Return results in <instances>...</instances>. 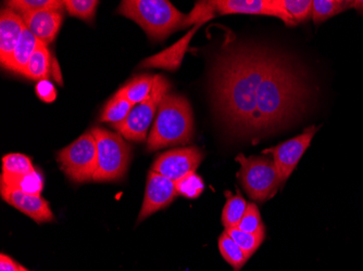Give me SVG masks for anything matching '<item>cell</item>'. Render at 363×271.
Instances as JSON below:
<instances>
[{
  "label": "cell",
  "instance_id": "f1b7e54d",
  "mask_svg": "<svg viewBox=\"0 0 363 271\" xmlns=\"http://www.w3.org/2000/svg\"><path fill=\"white\" fill-rule=\"evenodd\" d=\"M238 228L250 233H266V227L263 225L262 218L256 203H248Z\"/></svg>",
  "mask_w": 363,
  "mask_h": 271
},
{
  "label": "cell",
  "instance_id": "cb8c5ba5",
  "mask_svg": "<svg viewBox=\"0 0 363 271\" xmlns=\"http://www.w3.org/2000/svg\"><path fill=\"white\" fill-rule=\"evenodd\" d=\"M133 108L134 105L117 93L106 105L103 114H101V121L113 124V126L121 124L128 118V114L130 113Z\"/></svg>",
  "mask_w": 363,
  "mask_h": 271
},
{
  "label": "cell",
  "instance_id": "603a6c76",
  "mask_svg": "<svg viewBox=\"0 0 363 271\" xmlns=\"http://www.w3.org/2000/svg\"><path fill=\"white\" fill-rule=\"evenodd\" d=\"M354 8V1L342 0H313L312 1L311 18L315 24L322 23L332 16L340 14L345 10Z\"/></svg>",
  "mask_w": 363,
  "mask_h": 271
},
{
  "label": "cell",
  "instance_id": "2e32d148",
  "mask_svg": "<svg viewBox=\"0 0 363 271\" xmlns=\"http://www.w3.org/2000/svg\"><path fill=\"white\" fill-rule=\"evenodd\" d=\"M35 172L30 158L20 154H10L3 158V174L0 178V185L12 187L20 179L30 173Z\"/></svg>",
  "mask_w": 363,
  "mask_h": 271
},
{
  "label": "cell",
  "instance_id": "8992f818",
  "mask_svg": "<svg viewBox=\"0 0 363 271\" xmlns=\"http://www.w3.org/2000/svg\"><path fill=\"white\" fill-rule=\"evenodd\" d=\"M236 161L240 164V176L242 188L254 201L264 203L277 195L283 187L274 161L269 158L238 154Z\"/></svg>",
  "mask_w": 363,
  "mask_h": 271
},
{
  "label": "cell",
  "instance_id": "ffe728a7",
  "mask_svg": "<svg viewBox=\"0 0 363 271\" xmlns=\"http://www.w3.org/2000/svg\"><path fill=\"white\" fill-rule=\"evenodd\" d=\"M154 83V75H140L128 81L118 93L128 99L132 105H136L152 95Z\"/></svg>",
  "mask_w": 363,
  "mask_h": 271
},
{
  "label": "cell",
  "instance_id": "f546056e",
  "mask_svg": "<svg viewBox=\"0 0 363 271\" xmlns=\"http://www.w3.org/2000/svg\"><path fill=\"white\" fill-rule=\"evenodd\" d=\"M175 187H177V195L189 199H196L203 193L205 183L199 175L191 173L177 181Z\"/></svg>",
  "mask_w": 363,
  "mask_h": 271
},
{
  "label": "cell",
  "instance_id": "7402d4cb",
  "mask_svg": "<svg viewBox=\"0 0 363 271\" xmlns=\"http://www.w3.org/2000/svg\"><path fill=\"white\" fill-rule=\"evenodd\" d=\"M219 250L222 258L234 271H240L250 258L226 231L220 236Z\"/></svg>",
  "mask_w": 363,
  "mask_h": 271
},
{
  "label": "cell",
  "instance_id": "ac0fdd59",
  "mask_svg": "<svg viewBox=\"0 0 363 271\" xmlns=\"http://www.w3.org/2000/svg\"><path fill=\"white\" fill-rule=\"evenodd\" d=\"M198 28H199V24L196 25V28H193L191 33H189L183 40L177 42L172 48L168 49L167 52H162V54H158V56L148 59L145 62L146 63L145 65L146 67H164V69H168V70H177V67L181 64L183 54L186 52L187 46H189L191 38H193Z\"/></svg>",
  "mask_w": 363,
  "mask_h": 271
},
{
  "label": "cell",
  "instance_id": "4316f807",
  "mask_svg": "<svg viewBox=\"0 0 363 271\" xmlns=\"http://www.w3.org/2000/svg\"><path fill=\"white\" fill-rule=\"evenodd\" d=\"M65 9L70 16L79 18L83 21L91 22L95 16L99 1L97 0H65Z\"/></svg>",
  "mask_w": 363,
  "mask_h": 271
},
{
  "label": "cell",
  "instance_id": "d6986e66",
  "mask_svg": "<svg viewBox=\"0 0 363 271\" xmlns=\"http://www.w3.org/2000/svg\"><path fill=\"white\" fill-rule=\"evenodd\" d=\"M50 69H52V57H50L48 47L38 40L35 52L30 57L22 75L30 81H44L50 75Z\"/></svg>",
  "mask_w": 363,
  "mask_h": 271
},
{
  "label": "cell",
  "instance_id": "83f0119b",
  "mask_svg": "<svg viewBox=\"0 0 363 271\" xmlns=\"http://www.w3.org/2000/svg\"><path fill=\"white\" fill-rule=\"evenodd\" d=\"M279 3L295 24L307 21L311 16L312 1L310 0H279Z\"/></svg>",
  "mask_w": 363,
  "mask_h": 271
},
{
  "label": "cell",
  "instance_id": "484cf974",
  "mask_svg": "<svg viewBox=\"0 0 363 271\" xmlns=\"http://www.w3.org/2000/svg\"><path fill=\"white\" fill-rule=\"evenodd\" d=\"M225 231L250 258L254 255L266 238V233H250V232L242 231L238 228L225 230Z\"/></svg>",
  "mask_w": 363,
  "mask_h": 271
},
{
  "label": "cell",
  "instance_id": "3957f363",
  "mask_svg": "<svg viewBox=\"0 0 363 271\" xmlns=\"http://www.w3.org/2000/svg\"><path fill=\"white\" fill-rule=\"evenodd\" d=\"M194 136V117L186 98L167 93L158 108V114L147 140V150L189 144Z\"/></svg>",
  "mask_w": 363,
  "mask_h": 271
},
{
  "label": "cell",
  "instance_id": "7a4b0ae2",
  "mask_svg": "<svg viewBox=\"0 0 363 271\" xmlns=\"http://www.w3.org/2000/svg\"><path fill=\"white\" fill-rule=\"evenodd\" d=\"M305 87L291 65L269 54L257 95V128L269 132L284 125L301 110Z\"/></svg>",
  "mask_w": 363,
  "mask_h": 271
},
{
  "label": "cell",
  "instance_id": "9a60e30c",
  "mask_svg": "<svg viewBox=\"0 0 363 271\" xmlns=\"http://www.w3.org/2000/svg\"><path fill=\"white\" fill-rule=\"evenodd\" d=\"M21 16L33 35L46 45L54 42L63 21V14L60 10H44Z\"/></svg>",
  "mask_w": 363,
  "mask_h": 271
},
{
  "label": "cell",
  "instance_id": "6da1fadb",
  "mask_svg": "<svg viewBox=\"0 0 363 271\" xmlns=\"http://www.w3.org/2000/svg\"><path fill=\"white\" fill-rule=\"evenodd\" d=\"M268 58V52L260 49L235 47L221 54L214 65L217 109L228 125L242 134L258 132L257 95Z\"/></svg>",
  "mask_w": 363,
  "mask_h": 271
},
{
  "label": "cell",
  "instance_id": "9c48e42d",
  "mask_svg": "<svg viewBox=\"0 0 363 271\" xmlns=\"http://www.w3.org/2000/svg\"><path fill=\"white\" fill-rule=\"evenodd\" d=\"M319 128L315 126H310L303 134H299L293 139L287 140L279 146L264 150V154H272L275 166L279 171V178L282 185L286 183L295 171L297 164L305 154L306 150L309 148L312 138L315 137V132Z\"/></svg>",
  "mask_w": 363,
  "mask_h": 271
},
{
  "label": "cell",
  "instance_id": "277c9868",
  "mask_svg": "<svg viewBox=\"0 0 363 271\" xmlns=\"http://www.w3.org/2000/svg\"><path fill=\"white\" fill-rule=\"evenodd\" d=\"M119 13L133 20L152 40H166L181 26L185 16L167 0H128L122 1Z\"/></svg>",
  "mask_w": 363,
  "mask_h": 271
},
{
  "label": "cell",
  "instance_id": "e0dca14e",
  "mask_svg": "<svg viewBox=\"0 0 363 271\" xmlns=\"http://www.w3.org/2000/svg\"><path fill=\"white\" fill-rule=\"evenodd\" d=\"M38 44V38L33 35L30 30L26 26L22 32L21 38L14 49L13 54L5 69L16 73V74H23L30 57L35 52Z\"/></svg>",
  "mask_w": 363,
  "mask_h": 271
},
{
  "label": "cell",
  "instance_id": "5b68a950",
  "mask_svg": "<svg viewBox=\"0 0 363 271\" xmlns=\"http://www.w3.org/2000/svg\"><path fill=\"white\" fill-rule=\"evenodd\" d=\"M97 144V169L94 181H116L123 178L130 161V149L120 134L101 127L91 129Z\"/></svg>",
  "mask_w": 363,
  "mask_h": 271
},
{
  "label": "cell",
  "instance_id": "4dcf8cb0",
  "mask_svg": "<svg viewBox=\"0 0 363 271\" xmlns=\"http://www.w3.org/2000/svg\"><path fill=\"white\" fill-rule=\"evenodd\" d=\"M11 188L20 189L30 195H40L43 188H44L42 176L35 171V172L30 173L20 179L16 185H12Z\"/></svg>",
  "mask_w": 363,
  "mask_h": 271
},
{
  "label": "cell",
  "instance_id": "5bb4252c",
  "mask_svg": "<svg viewBox=\"0 0 363 271\" xmlns=\"http://www.w3.org/2000/svg\"><path fill=\"white\" fill-rule=\"evenodd\" d=\"M23 19L18 12L12 9L1 10L0 16V62L3 67L9 62L13 54L23 28Z\"/></svg>",
  "mask_w": 363,
  "mask_h": 271
},
{
  "label": "cell",
  "instance_id": "d4e9b609",
  "mask_svg": "<svg viewBox=\"0 0 363 271\" xmlns=\"http://www.w3.org/2000/svg\"><path fill=\"white\" fill-rule=\"evenodd\" d=\"M9 9L18 12L20 16L44 11V10H60L65 7L63 1L59 0H9L6 1Z\"/></svg>",
  "mask_w": 363,
  "mask_h": 271
},
{
  "label": "cell",
  "instance_id": "ba28073f",
  "mask_svg": "<svg viewBox=\"0 0 363 271\" xmlns=\"http://www.w3.org/2000/svg\"><path fill=\"white\" fill-rule=\"evenodd\" d=\"M58 163L74 183L93 180L97 169V144L93 132L82 134L58 154Z\"/></svg>",
  "mask_w": 363,
  "mask_h": 271
},
{
  "label": "cell",
  "instance_id": "7c38bea8",
  "mask_svg": "<svg viewBox=\"0 0 363 271\" xmlns=\"http://www.w3.org/2000/svg\"><path fill=\"white\" fill-rule=\"evenodd\" d=\"M214 11L221 14H255L279 18L287 25H296L283 9L279 0H217L210 1Z\"/></svg>",
  "mask_w": 363,
  "mask_h": 271
},
{
  "label": "cell",
  "instance_id": "1f68e13d",
  "mask_svg": "<svg viewBox=\"0 0 363 271\" xmlns=\"http://www.w3.org/2000/svg\"><path fill=\"white\" fill-rule=\"evenodd\" d=\"M36 95L44 103H54L57 98V91L50 81L44 79L38 81L35 87Z\"/></svg>",
  "mask_w": 363,
  "mask_h": 271
},
{
  "label": "cell",
  "instance_id": "d6a6232c",
  "mask_svg": "<svg viewBox=\"0 0 363 271\" xmlns=\"http://www.w3.org/2000/svg\"><path fill=\"white\" fill-rule=\"evenodd\" d=\"M23 267L5 254L0 256V271H22Z\"/></svg>",
  "mask_w": 363,
  "mask_h": 271
},
{
  "label": "cell",
  "instance_id": "4fadbf2b",
  "mask_svg": "<svg viewBox=\"0 0 363 271\" xmlns=\"http://www.w3.org/2000/svg\"><path fill=\"white\" fill-rule=\"evenodd\" d=\"M0 192L4 201L32 218L36 223H48L54 220V214L48 202L40 195H30L20 189L6 185H0Z\"/></svg>",
  "mask_w": 363,
  "mask_h": 271
},
{
  "label": "cell",
  "instance_id": "44dd1931",
  "mask_svg": "<svg viewBox=\"0 0 363 271\" xmlns=\"http://www.w3.org/2000/svg\"><path fill=\"white\" fill-rule=\"evenodd\" d=\"M225 207L222 212V225L225 230L233 229L238 228V224L240 223L245 212H246L248 203L246 200L238 193L236 195L226 191Z\"/></svg>",
  "mask_w": 363,
  "mask_h": 271
},
{
  "label": "cell",
  "instance_id": "30bf717a",
  "mask_svg": "<svg viewBox=\"0 0 363 271\" xmlns=\"http://www.w3.org/2000/svg\"><path fill=\"white\" fill-rule=\"evenodd\" d=\"M203 158V152L196 146L175 149L159 156L152 164V171L177 183L183 177L196 173Z\"/></svg>",
  "mask_w": 363,
  "mask_h": 271
},
{
  "label": "cell",
  "instance_id": "836d02e7",
  "mask_svg": "<svg viewBox=\"0 0 363 271\" xmlns=\"http://www.w3.org/2000/svg\"><path fill=\"white\" fill-rule=\"evenodd\" d=\"M22 271H28V269H26V268H24V267H23V269H22Z\"/></svg>",
  "mask_w": 363,
  "mask_h": 271
},
{
  "label": "cell",
  "instance_id": "8fae6325",
  "mask_svg": "<svg viewBox=\"0 0 363 271\" xmlns=\"http://www.w3.org/2000/svg\"><path fill=\"white\" fill-rule=\"evenodd\" d=\"M177 195H179L174 181L154 171H150L147 176L144 202L138 218V223L160 209H166L174 201Z\"/></svg>",
  "mask_w": 363,
  "mask_h": 271
},
{
  "label": "cell",
  "instance_id": "52a82bcc",
  "mask_svg": "<svg viewBox=\"0 0 363 271\" xmlns=\"http://www.w3.org/2000/svg\"><path fill=\"white\" fill-rule=\"evenodd\" d=\"M171 85L162 75L155 76L154 88L152 95L143 103L134 105L125 121L114 125L122 137L132 142H144L146 140L148 129L154 121L155 114L158 111L159 105L163 98L170 91Z\"/></svg>",
  "mask_w": 363,
  "mask_h": 271
}]
</instances>
